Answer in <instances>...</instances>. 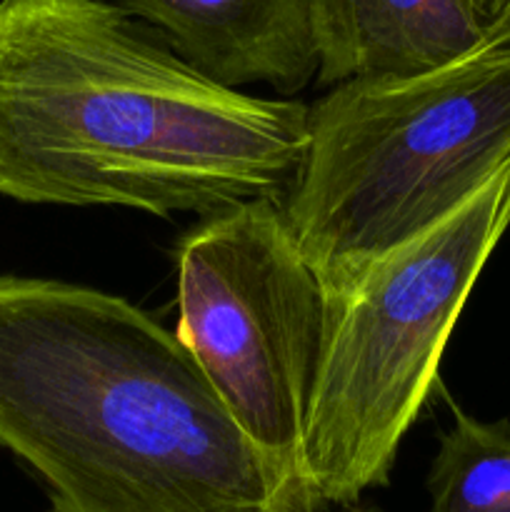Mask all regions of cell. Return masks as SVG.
Returning <instances> with one entry per match:
<instances>
[{"label": "cell", "mask_w": 510, "mask_h": 512, "mask_svg": "<svg viewBox=\"0 0 510 512\" xmlns=\"http://www.w3.org/2000/svg\"><path fill=\"white\" fill-rule=\"evenodd\" d=\"M183 63L223 88L295 95L318 78L315 0H120Z\"/></svg>", "instance_id": "6"}, {"label": "cell", "mask_w": 510, "mask_h": 512, "mask_svg": "<svg viewBox=\"0 0 510 512\" xmlns=\"http://www.w3.org/2000/svg\"><path fill=\"white\" fill-rule=\"evenodd\" d=\"M340 512H380L378 508H360V505H353V508H343Z\"/></svg>", "instance_id": "10"}, {"label": "cell", "mask_w": 510, "mask_h": 512, "mask_svg": "<svg viewBox=\"0 0 510 512\" xmlns=\"http://www.w3.org/2000/svg\"><path fill=\"white\" fill-rule=\"evenodd\" d=\"M425 488L430 512H510V420L473 418L450 400Z\"/></svg>", "instance_id": "8"}, {"label": "cell", "mask_w": 510, "mask_h": 512, "mask_svg": "<svg viewBox=\"0 0 510 512\" xmlns=\"http://www.w3.org/2000/svg\"><path fill=\"white\" fill-rule=\"evenodd\" d=\"M508 228L510 160L325 313L305 423V473L323 510L353 508L390 483L400 443L438 385L445 345Z\"/></svg>", "instance_id": "4"}, {"label": "cell", "mask_w": 510, "mask_h": 512, "mask_svg": "<svg viewBox=\"0 0 510 512\" xmlns=\"http://www.w3.org/2000/svg\"><path fill=\"white\" fill-rule=\"evenodd\" d=\"M318 78L358 80L433 73L485 50L473 0H315Z\"/></svg>", "instance_id": "7"}, {"label": "cell", "mask_w": 510, "mask_h": 512, "mask_svg": "<svg viewBox=\"0 0 510 512\" xmlns=\"http://www.w3.org/2000/svg\"><path fill=\"white\" fill-rule=\"evenodd\" d=\"M310 108L213 83L105 0H0V195L205 218L288 198Z\"/></svg>", "instance_id": "1"}, {"label": "cell", "mask_w": 510, "mask_h": 512, "mask_svg": "<svg viewBox=\"0 0 510 512\" xmlns=\"http://www.w3.org/2000/svg\"><path fill=\"white\" fill-rule=\"evenodd\" d=\"M178 328L228 413L273 468L290 512H323L305 473V423L325 295L280 200L205 215L173 253Z\"/></svg>", "instance_id": "5"}, {"label": "cell", "mask_w": 510, "mask_h": 512, "mask_svg": "<svg viewBox=\"0 0 510 512\" xmlns=\"http://www.w3.org/2000/svg\"><path fill=\"white\" fill-rule=\"evenodd\" d=\"M485 30V48H510V0H473Z\"/></svg>", "instance_id": "9"}, {"label": "cell", "mask_w": 510, "mask_h": 512, "mask_svg": "<svg viewBox=\"0 0 510 512\" xmlns=\"http://www.w3.org/2000/svg\"><path fill=\"white\" fill-rule=\"evenodd\" d=\"M508 160L510 48H485L415 78L330 88L310 105L308 148L283 200L325 313Z\"/></svg>", "instance_id": "3"}, {"label": "cell", "mask_w": 510, "mask_h": 512, "mask_svg": "<svg viewBox=\"0 0 510 512\" xmlns=\"http://www.w3.org/2000/svg\"><path fill=\"white\" fill-rule=\"evenodd\" d=\"M0 445L50 512H290L175 333L85 285L0 275Z\"/></svg>", "instance_id": "2"}]
</instances>
